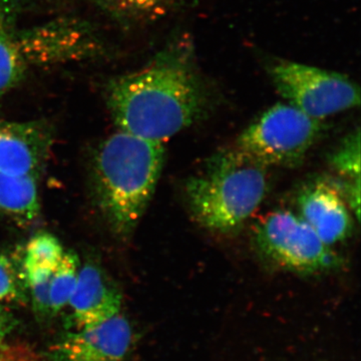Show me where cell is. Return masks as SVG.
Returning a JSON list of instances; mask_svg holds the SVG:
<instances>
[{
	"mask_svg": "<svg viewBox=\"0 0 361 361\" xmlns=\"http://www.w3.org/2000/svg\"><path fill=\"white\" fill-rule=\"evenodd\" d=\"M106 97L118 130L161 144L201 121L213 104L185 40L169 44L142 70L114 78Z\"/></svg>",
	"mask_w": 361,
	"mask_h": 361,
	"instance_id": "cell-1",
	"label": "cell"
},
{
	"mask_svg": "<svg viewBox=\"0 0 361 361\" xmlns=\"http://www.w3.org/2000/svg\"><path fill=\"white\" fill-rule=\"evenodd\" d=\"M165 159L161 142L118 130L97 147L92 186L97 209L111 231L128 238L155 193Z\"/></svg>",
	"mask_w": 361,
	"mask_h": 361,
	"instance_id": "cell-2",
	"label": "cell"
},
{
	"mask_svg": "<svg viewBox=\"0 0 361 361\" xmlns=\"http://www.w3.org/2000/svg\"><path fill=\"white\" fill-rule=\"evenodd\" d=\"M267 169L236 147L215 154L185 184L192 217L216 234L238 232L264 200Z\"/></svg>",
	"mask_w": 361,
	"mask_h": 361,
	"instance_id": "cell-3",
	"label": "cell"
},
{
	"mask_svg": "<svg viewBox=\"0 0 361 361\" xmlns=\"http://www.w3.org/2000/svg\"><path fill=\"white\" fill-rule=\"evenodd\" d=\"M253 243L266 262L296 274L313 275L338 269L342 259L307 223L289 210L267 214L254 226Z\"/></svg>",
	"mask_w": 361,
	"mask_h": 361,
	"instance_id": "cell-4",
	"label": "cell"
},
{
	"mask_svg": "<svg viewBox=\"0 0 361 361\" xmlns=\"http://www.w3.org/2000/svg\"><path fill=\"white\" fill-rule=\"evenodd\" d=\"M323 130L322 122L289 104H276L258 116L237 139L244 154L269 168L300 165Z\"/></svg>",
	"mask_w": 361,
	"mask_h": 361,
	"instance_id": "cell-5",
	"label": "cell"
},
{
	"mask_svg": "<svg viewBox=\"0 0 361 361\" xmlns=\"http://www.w3.org/2000/svg\"><path fill=\"white\" fill-rule=\"evenodd\" d=\"M269 75L287 104L320 122L360 104V87L336 71L281 59L270 66Z\"/></svg>",
	"mask_w": 361,
	"mask_h": 361,
	"instance_id": "cell-6",
	"label": "cell"
},
{
	"mask_svg": "<svg viewBox=\"0 0 361 361\" xmlns=\"http://www.w3.org/2000/svg\"><path fill=\"white\" fill-rule=\"evenodd\" d=\"M26 65L54 63L97 54L99 44L89 26L73 20L56 21L26 32H16Z\"/></svg>",
	"mask_w": 361,
	"mask_h": 361,
	"instance_id": "cell-7",
	"label": "cell"
},
{
	"mask_svg": "<svg viewBox=\"0 0 361 361\" xmlns=\"http://www.w3.org/2000/svg\"><path fill=\"white\" fill-rule=\"evenodd\" d=\"M52 132L42 121L13 122L0 118V172L39 180L47 165Z\"/></svg>",
	"mask_w": 361,
	"mask_h": 361,
	"instance_id": "cell-8",
	"label": "cell"
},
{
	"mask_svg": "<svg viewBox=\"0 0 361 361\" xmlns=\"http://www.w3.org/2000/svg\"><path fill=\"white\" fill-rule=\"evenodd\" d=\"M132 343V326L120 313L97 326L68 332L49 348V361H125Z\"/></svg>",
	"mask_w": 361,
	"mask_h": 361,
	"instance_id": "cell-9",
	"label": "cell"
},
{
	"mask_svg": "<svg viewBox=\"0 0 361 361\" xmlns=\"http://www.w3.org/2000/svg\"><path fill=\"white\" fill-rule=\"evenodd\" d=\"M297 206L298 215L327 246L334 248L353 234V213L334 183L317 180L304 187Z\"/></svg>",
	"mask_w": 361,
	"mask_h": 361,
	"instance_id": "cell-10",
	"label": "cell"
},
{
	"mask_svg": "<svg viewBox=\"0 0 361 361\" xmlns=\"http://www.w3.org/2000/svg\"><path fill=\"white\" fill-rule=\"evenodd\" d=\"M122 295L97 261L80 266L77 284L68 306L75 329L106 322L122 310Z\"/></svg>",
	"mask_w": 361,
	"mask_h": 361,
	"instance_id": "cell-11",
	"label": "cell"
},
{
	"mask_svg": "<svg viewBox=\"0 0 361 361\" xmlns=\"http://www.w3.org/2000/svg\"><path fill=\"white\" fill-rule=\"evenodd\" d=\"M99 11L118 25L142 27L179 16L201 0H92Z\"/></svg>",
	"mask_w": 361,
	"mask_h": 361,
	"instance_id": "cell-12",
	"label": "cell"
},
{
	"mask_svg": "<svg viewBox=\"0 0 361 361\" xmlns=\"http://www.w3.org/2000/svg\"><path fill=\"white\" fill-rule=\"evenodd\" d=\"M20 0H0V99L18 87L27 65L16 39V16Z\"/></svg>",
	"mask_w": 361,
	"mask_h": 361,
	"instance_id": "cell-13",
	"label": "cell"
},
{
	"mask_svg": "<svg viewBox=\"0 0 361 361\" xmlns=\"http://www.w3.org/2000/svg\"><path fill=\"white\" fill-rule=\"evenodd\" d=\"M37 180L0 172V221L27 225L39 217Z\"/></svg>",
	"mask_w": 361,
	"mask_h": 361,
	"instance_id": "cell-14",
	"label": "cell"
},
{
	"mask_svg": "<svg viewBox=\"0 0 361 361\" xmlns=\"http://www.w3.org/2000/svg\"><path fill=\"white\" fill-rule=\"evenodd\" d=\"M28 300L23 250L0 251V306L25 305Z\"/></svg>",
	"mask_w": 361,
	"mask_h": 361,
	"instance_id": "cell-15",
	"label": "cell"
},
{
	"mask_svg": "<svg viewBox=\"0 0 361 361\" xmlns=\"http://www.w3.org/2000/svg\"><path fill=\"white\" fill-rule=\"evenodd\" d=\"M80 267L77 254L68 251L52 271L49 291V315H56L68 306L77 284Z\"/></svg>",
	"mask_w": 361,
	"mask_h": 361,
	"instance_id": "cell-16",
	"label": "cell"
},
{
	"mask_svg": "<svg viewBox=\"0 0 361 361\" xmlns=\"http://www.w3.org/2000/svg\"><path fill=\"white\" fill-rule=\"evenodd\" d=\"M61 242L51 233L42 232L33 236L23 249L25 272L54 269L65 255Z\"/></svg>",
	"mask_w": 361,
	"mask_h": 361,
	"instance_id": "cell-17",
	"label": "cell"
},
{
	"mask_svg": "<svg viewBox=\"0 0 361 361\" xmlns=\"http://www.w3.org/2000/svg\"><path fill=\"white\" fill-rule=\"evenodd\" d=\"M329 164L337 174L345 180H360V129L344 137L341 144L329 157Z\"/></svg>",
	"mask_w": 361,
	"mask_h": 361,
	"instance_id": "cell-18",
	"label": "cell"
},
{
	"mask_svg": "<svg viewBox=\"0 0 361 361\" xmlns=\"http://www.w3.org/2000/svg\"><path fill=\"white\" fill-rule=\"evenodd\" d=\"M0 361H39L32 351L23 345L6 346L0 349Z\"/></svg>",
	"mask_w": 361,
	"mask_h": 361,
	"instance_id": "cell-19",
	"label": "cell"
},
{
	"mask_svg": "<svg viewBox=\"0 0 361 361\" xmlns=\"http://www.w3.org/2000/svg\"><path fill=\"white\" fill-rule=\"evenodd\" d=\"M13 329V319L6 308L0 306V349L4 348V341Z\"/></svg>",
	"mask_w": 361,
	"mask_h": 361,
	"instance_id": "cell-20",
	"label": "cell"
}]
</instances>
